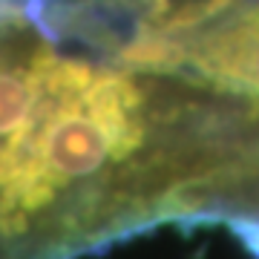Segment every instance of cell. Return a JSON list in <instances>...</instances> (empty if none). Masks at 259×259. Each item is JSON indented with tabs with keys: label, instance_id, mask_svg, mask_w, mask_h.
Wrapping results in <instances>:
<instances>
[{
	"label": "cell",
	"instance_id": "1",
	"mask_svg": "<svg viewBox=\"0 0 259 259\" xmlns=\"http://www.w3.org/2000/svg\"><path fill=\"white\" fill-rule=\"evenodd\" d=\"M259 0H35L61 35L104 49L115 64L176 72L182 49L204 29Z\"/></svg>",
	"mask_w": 259,
	"mask_h": 259
},
{
	"label": "cell",
	"instance_id": "2",
	"mask_svg": "<svg viewBox=\"0 0 259 259\" xmlns=\"http://www.w3.org/2000/svg\"><path fill=\"white\" fill-rule=\"evenodd\" d=\"M176 75L259 101V3L193 37L179 55Z\"/></svg>",
	"mask_w": 259,
	"mask_h": 259
},
{
	"label": "cell",
	"instance_id": "3",
	"mask_svg": "<svg viewBox=\"0 0 259 259\" xmlns=\"http://www.w3.org/2000/svg\"><path fill=\"white\" fill-rule=\"evenodd\" d=\"M228 204L236 207V210L256 213L259 216V158H256V164H253V170L248 173V179L236 187V193L231 196V202Z\"/></svg>",
	"mask_w": 259,
	"mask_h": 259
}]
</instances>
